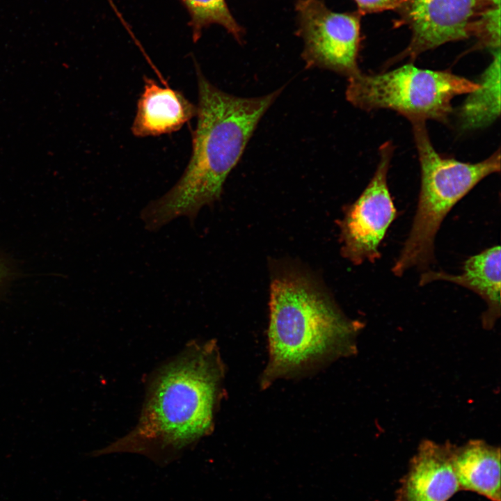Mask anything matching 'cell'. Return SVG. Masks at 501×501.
<instances>
[{
	"instance_id": "1",
	"label": "cell",
	"mask_w": 501,
	"mask_h": 501,
	"mask_svg": "<svg viewBox=\"0 0 501 501\" xmlns=\"http://www.w3.org/2000/svg\"><path fill=\"white\" fill-rule=\"evenodd\" d=\"M224 373L213 341L188 346L155 374L136 427L91 455L136 453L168 465L211 432Z\"/></svg>"
},
{
	"instance_id": "2",
	"label": "cell",
	"mask_w": 501,
	"mask_h": 501,
	"mask_svg": "<svg viewBox=\"0 0 501 501\" xmlns=\"http://www.w3.org/2000/svg\"><path fill=\"white\" fill-rule=\"evenodd\" d=\"M196 68L198 120L191 158L176 184L141 210V218L150 231L182 216L193 221L203 207L219 198L258 122L282 91L257 97L234 96L211 84Z\"/></svg>"
},
{
	"instance_id": "3",
	"label": "cell",
	"mask_w": 501,
	"mask_h": 501,
	"mask_svg": "<svg viewBox=\"0 0 501 501\" xmlns=\"http://www.w3.org/2000/svg\"><path fill=\"white\" fill-rule=\"evenodd\" d=\"M360 328L306 276L278 274L271 284L269 358L261 385L351 354Z\"/></svg>"
},
{
	"instance_id": "4",
	"label": "cell",
	"mask_w": 501,
	"mask_h": 501,
	"mask_svg": "<svg viewBox=\"0 0 501 501\" xmlns=\"http://www.w3.org/2000/svg\"><path fill=\"white\" fill-rule=\"evenodd\" d=\"M411 124L421 186L411 230L392 268L397 276L413 267L424 269L434 261L435 237L445 217L479 182L500 171V149L479 162L461 161L436 151L425 122Z\"/></svg>"
},
{
	"instance_id": "5",
	"label": "cell",
	"mask_w": 501,
	"mask_h": 501,
	"mask_svg": "<svg viewBox=\"0 0 501 501\" xmlns=\"http://www.w3.org/2000/svg\"><path fill=\"white\" fill-rule=\"evenodd\" d=\"M479 87L477 81L449 70L417 67L412 63L376 74L360 71L348 77L347 100L365 111L390 109L411 123L428 120L447 123L452 101Z\"/></svg>"
},
{
	"instance_id": "6",
	"label": "cell",
	"mask_w": 501,
	"mask_h": 501,
	"mask_svg": "<svg viewBox=\"0 0 501 501\" xmlns=\"http://www.w3.org/2000/svg\"><path fill=\"white\" fill-rule=\"evenodd\" d=\"M296 9L307 67L328 69L347 77L360 71L358 12L335 13L320 0H299Z\"/></svg>"
},
{
	"instance_id": "7",
	"label": "cell",
	"mask_w": 501,
	"mask_h": 501,
	"mask_svg": "<svg viewBox=\"0 0 501 501\" xmlns=\"http://www.w3.org/2000/svg\"><path fill=\"white\" fill-rule=\"evenodd\" d=\"M395 151L391 141L379 149L374 175L359 198L349 207L342 222V251L356 264L381 257L379 247L396 217L388 186V173Z\"/></svg>"
},
{
	"instance_id": "8",
	"label": "cell",
	"mask_w": 501,
	"mask_h": 501,
	"mask_svg": "<svg viewBox=\"0 0 501 501\" xmlns=\"http://www.w3.org/2000/svg\"><path fill=\"white\" fill-rule=\"evenodd\" d=\"M492 0H405L398 10L401 24L412 33L406 48L391 61L395 63L445 43L473 36L477 22Z\"/></svg>"
},
{
	"instance_id": "9",
	"label": "cell",
	"mask_w": 501,
	"mask_h": 501,
	"mask_svg": "<svg viewBox=\"0 0 501 501\" xmlns=\"http://www.w3.org/2000/svg\"><path fill=\"white\" fill-rule=\"evenodd\" d=\"M453 448L423 441L403 479L399 501H447L460 490L452 462Z\"/></svg>"
},
{
	"instance_id": "10",
	"label": "cell",
	"mask_w": 501,
	"mask_h": 501,
	"mask_svg": "<svg viewBox=\"0 0 501 501\" xmlns=\"http://www.w3.org/2000/svg\"><path fill=\"white\" fill-rule=\"evenodd\" d=\"M197 115V106L179 90L160 86L145 77L132 126L137 137L157 136L179 130Z\"/></svg>"
},
{
	"instance_id": "11",
	"label": "cell",
	"mask_w": 501,
	"mask_h": 501,
	"mask_svg": "<svg viewBox=\"0 0 501 501\" xmlns=\"http://www.w3.org/2000/svg\"><path fill=\"white\" fill-rule=\"evenodd\" d=\"M500 246H494L470 257L458 275L431 271L423 273L419 284L445 280L472 290L487 304L482 323L485 328H491L500 316Z\"/></svg>"
},
{
	"instance_id": "12",
	"label": "cell",
	"mask_w": 501,
	"mask_h": 501,
	"mask_svg": "<svg viewBox=\"0 0 501 501\" xmlns=\"http://www.w3.org/2000/svg\"><path fill=\"white\" fill-rule=\"evenodd\" d=\"M452 462L460 489L500 501V451L484 441L454 446Z\"/></svg>"
},
{
	"instance_id": "13",
	"label": "cell",
	"mask_w": 501,
	"mask_h": 501,
	"mask_svg": "<svg viewBox=\"0 0 501 501\" xmlns=\"http://www.w3.org/2000/svg\"><path fill=\"white\" fill-rule=\"evenodd\" d=\"M490 64L480 75L479 87L468 93L459 107V126L466 131L485 128L500 115V49L492 51Z\"/></svg>"
},
{
	"instance_id": "14",
	"label": "cell",
	"mask_w": 501,
	"mask_h": 501,
	"mask_svg": "<svg viewBox=\"0 0 501 501\" xmlns=\"http://www.w3.org/2000/svg\"><path fill=\"white\" fill-rule=\"evenodd\" d=\"M190 17L193 40L196 42L202 30L211 24H218L240 41L243 35L241 26L232 15L225 0H180Z\"/></svg>"
},
{
	"instance_id": "15",
	"label": "cell",
	"mask_w": 501,
	"mask_h": 501,
	"mask_svg": "<svg viewBox=\"0 0 501 501\" xmlns=\"http://www.w3.org/2000/svg\"><path fill=\"white\" fill-rule=\"evenodd\" d=\"M479 45L493 51L500 49V0H492L479 16L474 31Z\"/></svg>"
},
{
	"instance_id": "16",
	"label": "cell",
	"mask_w": 501,
	"mask_h": 501,
	"mask_svg": "<svg viewBox=\"0 0 501 501\" xmlns=\"http://www.w3.org/2000/svg\"><path fill=\"white\" fill-rule=\"evenodd\" d=\"M358 8V13H368L388 10H398L405 0H354Z\"/></svg>"
},
{
	"instance_id": "17",
	"label": "cell",
	"mask_w": 501,
	"mask_h": 501,
	"mask_svg": "<svg viewBox=\"0 0 501 501\" xmlns=\"http://www.w3.org/2000/svg\"><path fill=\"white\" fill-rule=\"evenodd\" d=\"M10 274V270L8 264L0 257V287L8 279Z\"/></svg>"
},
{
	"instance_id": "18",
	"label": "cell",
	"mask_w": 501,
	"mask_h": 501,
	"mask_svg": "<svg viewBox=\"0 0 501 501\" xmlns=\"http://www.w3.org/2000/svg\"><path fill=\"white\" fill-rule=\"evenodd\" d=\"M108 1L109 2L110 5L111 6L112 8L114 10L116 13H117L116 15H118L120 14V13L118 11V10H117L115 4L113 3L112 0H108Z\"/></svg>"
}]
</instances>
